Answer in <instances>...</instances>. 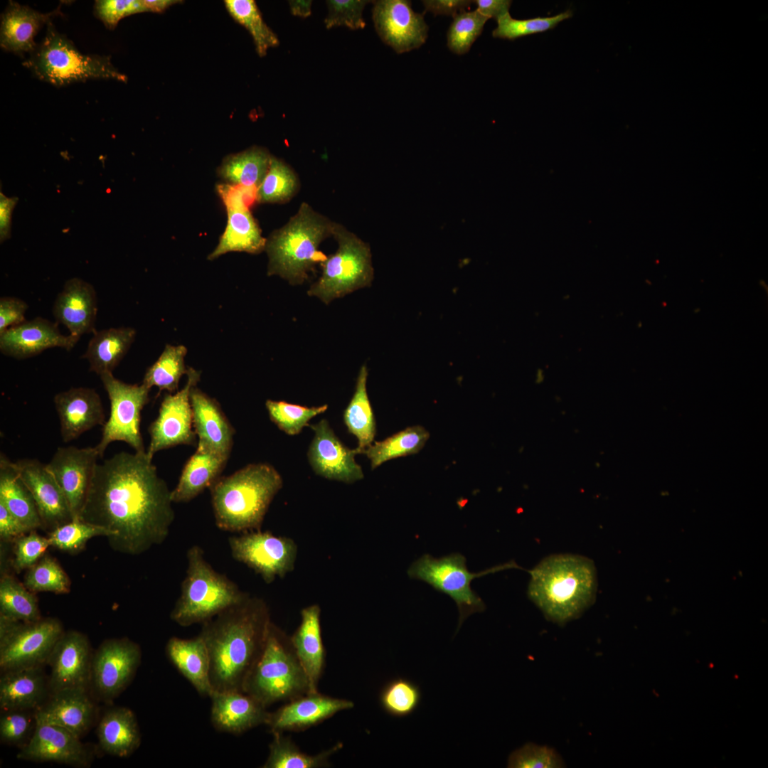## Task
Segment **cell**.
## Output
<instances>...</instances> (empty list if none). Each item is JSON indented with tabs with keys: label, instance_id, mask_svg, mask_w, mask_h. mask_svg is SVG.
<instances>
[{
	"label": "cell",
	"instance_id": "cell-6",
	"mask_svg": "<svg viewBox=\"0 0 768 768\" xmlns=\"http://www.w3.org/2000/svg\"><path fill=\"white\" fill-rule=\"evenodd\" d=\"M186 557L188 567L181 595L170 614L178 625L204 623L249 596L211 567L200 546H191Z\"/></svg>",
	"mask_w": 768,
	"mask_h": 768
},
{
	"label": "cell",
	"instance_id": "cell-55",
	"mask_svg": "<svg viewBox=\"0 0 768 768\" xmlns=\"http://www.w3.org/2000/svg\"><path fill=\"white\" fill-rule=\"evenodd\" d=\"M15 540L13 567L18 573L35 565L50 546L48 538L43 537L33 530Z\"/></svg>",
	"mask_w": 768,
	"mask_h": 768
},
{
	"label": "cell",
	"instance_id": "cell-47",
	"mask_svg": "<svg viewBox=\"0 0 768 768\" xmlns=\"http://www.w3.org/2000/svg\"><path fill=\"white\" fill-rule=\"evenodd\" d=\"M270 420L283 432L289 435L300 433L309 426V421L317 415L324 412L327 405L319 407H304L284 401L267 400L265 403Z\"/></svg>",
	"mask_w": 768,
	"mask_h": 768
},
{
	"label": "cell",
	"instance_id": "cell-19",
	"mask_svg": "<svg viewBox=\"0 0 768 768\" xmlns=\"http://www.w3.org/2000/svg\"><path fill=\"white\" fill-rule=\"evenodd\" d=\"M80 738L60 726L36 720L34 732L16 755L19 760L88 767L92 752Z\"/></svg>",
	"mask_w": 768,
	"mask_h": 768
},
{
	"label": "cell",
	"instance_id": "cell-46",
	"mask_svg": "<svg viewBox=\"0 0 768 768\" xmlns=\"http://www.w3.org/2000/svg\"><path fill=\"white\" fill-rule=\"evenodd\" d=\"M28 570L23 585L32 592L65 594L70 592V578L53 558L44 555Z\"/></svg>",
	"mask_w": 768,
	"mask_h": 768
},
{
	"label": "cell",
	"instance_id": "cell-62",
	"mask_svg": "<svg viewBox=\"0 0 768 768\" xmlns=\"http://www.w3.org/2000/svg\"><path fill=\"white\" fill-rule=\"evenodd\" d=\"M311 1H289V5L292 15L306 18L311 14Z\"/></svg>",
	"mask_w": 768,
	"mask_h": 768
},
{
	"label": "cell",
	"instance_id": "cell-8",
	"mask_svg": "<svg viewBox=\"0 0 768 768\" xmlns=\"http://www.w3.org/2000/svg\"><path fill=\"white\" fill-rule=\"evenodd\" d=\"M332 236L338 242V249L320 264L321 275L307 292L325 304L370 286L373 279L369 245L336 222Z\"/></svg>",
	"mask_w": 768,
	"mask_h": 768
},
{
	"label": "cell",
	"instance_id": "cell-43",
	"mask_svg": "<svg viewBox=\"0 0 768 768\" xmlns=\"http://www.w3.org/2000/svg\"><path fill=\"white\" fill-rule=\"evenodd\" d=\"M225 5L233 19L250 33L260 56H265L270 48L279 45L277 35L264 21L255 1L226 0Z\"/></svg>",
	"mask_w": 768,
	"mask_h": 768
},
{
	"label": "cell",
	"instance_id": "cell-39",
	"mask_svg": "<svg viewBox=\"0 0 768 768\" xmlns=\"http://www.w3.org/2000/svg\"><path fill=\"white\" fill-rule=\"evenodd\" d=\"M368 374L366 366L363 365L353 395L343 412L344 423L349 433L357 438L360 454L371 444L376 434L375 419L366 389Z\"/></svg>",
	"mask_w": 768,
	"mask_h": 768
},
{
	"label": "cell",
	"instance_id": "cell-2",
	"mask_svg": "<svg viewBox=\"0 0 768 768\" xmlns=\"http://www.w3.org/2000/svg\"><path fill=\"white\" fill-rule=\"evenodd\" d=\"M203 624L213 691L243 692L270 626L265 604L248 596Z\"/></svg>",
	"mask_w": 768,
	"mask_h": 768
},
{
	"label": "cell",
	"instance_id": "cell-44",
	"mask_svg": "<svg viewBox=\"0 0 768 768\" xmlns=\"http://www.w3.org/2000/svg\"><path fill=\"white\" fill-rule=\"evenodd\" d=\"M299 182L294 170L282 160L272 156L268 171L257 189L256 201L283 203L298 191Z\"/></svg>",
	"mask_w": 768,
	"mask_h": 768
},
{
	"label": "cell",
	"instance_id": "cell-59",
	"mask_svg": "<svg viewBox=\"0 0 768 768\" xmlns=\"http://www.w3.org/2000/svg\"><path fill=\"white\" fill-rule=\"evenodd\" d=\"M425 11L434 15H446L454 17L465 11L473 3L469 0H425L422 1Z\"/></svg>",
	"mask_w": 768,
	"mask_h": 768
},
{
	"label": "cell",
	"instance_id": "cell-30",
	"mask_svg": "<svg viewBox=\"0 0 768 768\" xmlns=\"http://www.w3.org/2000/svg\"><path fill=\"white\" fill-rule=\"evenodd\" d=\"M351 701L309 693L270 714L267 724L274 732L306 727L328 718L336 713L353 708Z\"/></svg>",
	"mask_w": 768,
	"mask_h": 768
},
{
	"label": "cell",
	"instance_id": "cell-26",
	"mask_svg": "<svg viewBox=\"0 0 768 768\" xmlns=\"http://www.w3.org/2000/svg\"><path fill=\"white\" fill-rule=\"evenodd\" d=\"M198 444L228 459L234 430L218 402L196 386L190 396Z\"/></svg>",
	"mask_w": 768,
	"mask_h": 768
},
{
	"label": "cell",
	"instance_id": "cell-40",
	"mask_svg": "<svg viewBox=\"0 0 768 768\" xmlns=\"http://www.w3.org/2000/svg\"><path fill=\"white\" fill-rule=\"evenodd\" d=\"M429 437L430 433L423 427H409L371 444L363 454L370 460L371 468L374 469L390 459L418 453Z\"/></svg>",
	"mask_w": 768,
	"mask_h": 768
},
{
	"label": "cell",
	"instance_id": "cell-33",
	"mask_svg": "<svg viewBox=\"0 0 768 768\" xmlns=\"http://www.w3.org/2000/svg\"><path fill=\"white\" fill-rule=\"evenodd\" d=\"M96 734L100 750L114 757H129L141 744L136 716L125 707L112 708L105 713L97 725Z\"/></svg>",
	"mask_w": 768,
	"mask_h": 768
},
{
	"label": "cell",
	"instance_id": "cell-52",
	"mask_svg": "<svg viewBox=\"0 0 768 768\" xmlns=\"http://www.w3.org/2000/svg\"><path fill=\"white\" fill-rule=\"evenodd\" d=\"M36 725V710L3 711L0 718L1 742L21 749L29 741Z\"/></svg>",
	"mask_w": 768,
	"mask_h": 768
},
{
	"label": "cell",
	"instance_id": "cell-20",
	"mask_svg": "<svg viewBox=\"0 0 768 768\" xmlns=\"http://www.w3.org/2000/svg\"><path fill=\"white\" fill-rule=\"evenodd\" d=\"M309 426L314 432V437L307 455L316 474L345 483H353L364 477L361 466L355 461L359 451L346 447L326 420Z\"/></svg>",
	"mask_w": 768,
	"mask_h": 768
},
{
	"label": "cell",
	"instance_id": "cell-36",
	"mask_svg": "<svg viewBox=\"0 0 768 768\" xmlns=\"http://www.w3.org/2000/svg\"><path fill=\"white\" fill-rule=\"evenodd\" d=\"M135 336V329L130 327L96 330L82 358L87 360L90 371L99 376L112 373L128 352Z\"/></svg>",
	"mask_w": 768,
	"mask_h": 768
},
{
	"label": "cell",
	"instance_id": "cell-14",
	"mask_svg": "<svg viewBox=\"0 0 768 768\" xmlns=\"http://www.w3.org/2000/svg\"><path fill=\"white\" fill-rule=\"evenodd\" d=\"M232 557L270 583L294 569L297 548L293 540L270 532L250 531L228 538Z\"/></svg>",
	"mask_w": 768,
	"mask_h": 768
},
{
	"label": "cell",
	"instance_id": "cell-18",
	"mask_svg": "<svg viewBox=\"0 0 768 768\" xmlns=\"http://www.w3.org/2000/svg\"><path fill=\"white\" fill-rule=\"evenodd\" d=\"M98 457L96 447H58L46 464L66 498L73 520L79 519Z\"/></svg>",
	"mask_w": 768,
	"mask_h": 768
},
{
	"label": "cell",
	"instance_id": "cell-3",
	"mask_svg": "<svg viewBox=\"0 0 768 768\" xmlns=\"http://www.w3.org/2000/svg\"><path fill=\"white\" fill-rule=\"evenodd\" d=\"M529 573L528 597L553 622L564 624L579 617L594 601L596 569L585 556L552 555Z\"/></svg>",
	"mask_w": 768,
	"mask_h": 768
},
{
	"label": "cell",
	"instance_id": "cell-31",
	"mask_svg": "<svg viewBox=\"0 0 768 768\" xmlns=\"http://www.w3.org/2000/svg\"><path fill=\"white\" fill-rule=\"evenodd\" d=\"M291 641L294 654L307 678L309 693H315L324 661L320 609L318 605H311L302 609L301 624Z\"/></svg>",
	"mask_w": 768,
	"mask_h": 768
},
{
	"label": "cell",
	"instance_id": "cell-23",
	"mask_svg": "<svg viewBox=\"0 0 768 768\" xmlns=\"http://www.w3.org/2000/svg\"><path fill=\"white\" fill-rule=\"evenodd\" d=\"M97 314V298L93 286L77 277L68 279L57 295L53 314L58 324L65 326L76 342L88 333H94Z\"/></svg>",
	"mask_w": 768,
	"mask_h": 768
},
{
	"label": "cell",
	"instance_id": "cell-48",
	"mask_svg": "<svg viewBox=\"0 0 768 768\" xmlns=\"http://www.w3.org/2000/svg\"><path fill=\"white\" fill-rule=\"evenodd\" d=\"M96 536H105L108 539L112 536V533L78 519L55 528L50 532L48 538L50 546L68 553H76L82 550L90 539Z\"/></svg>",
	"mask_w": 768,
	"mask_h": 768
},
{
	"label": "cell",
	"instance_id": "cell-54",
	"mask_svg": "<svg viewBox=\"0 0 768 768\" xmlns=\"http://www.w3.org/2000/svg\"><path fill=\"white\" fill-rule=\"evenodd\" d=\"M328 13L324 19L326 28L346 26L350 29H362L366 26L363 11L369 1L328 0Z\"/></svg>",
	"mask_w": 768,
	"mask_h": 768
},
{
	"label": "cell",
	"instance_id": "cell-50",
	"mask_svg": "<svg viewBox=\"0 0 768 768\" xmlns=\"http://www.w3.org/2000/svg\"><path fill=\"white\" fill-rule=\"evenodd\" d=\"M488 18L474 11H463L453 17L448 32L447 46L454 53L463 55L482 33Z\"/></svg>",
	"mask_w": 768,
	"mask_h": 768
},
{
	"label": "cell",
	"instance_id": "cell-12",
	"mask_svg": "<svg viewBox=\"0 0 768 768\" xmlns=\"http://www.w3.org/2000/svg\"><path fill=\"white\" fill-rule=\"evenodd\" d=\"M107 393L110 412L102 428L101 440L96 447L102 457L107 446L115 441L124 442L136 452H145L140 431L141 412L149 400L150 389L143 383L128 384L112 373L100 376Z\"/></svg>",
	"mask_w": 768,
	"mask_h": 768
},
{
	"label": "cell",
	"instance_id": "cell-60",
	"mask_svg": "<svg viewBox=\"0 0 768 768\" xmlns=\"http://www.w3.org/2000/svg\"><path fill=\"white\" fill-rule=\"evenodd\" d=\"M18 202L17 197H6L0 193V241L2 243L11 237V216Z\"/></svg>",
	"mask_w": 768,
	"mask_h": 768
},
{
	"label": "cell",
	"instance_id": "cell-10",
	"mask_svg": "<svg viewBox=\"0 0 768 768\" xmlns=\"http://www.w3.org/2000/svg\"><path fill=\"white\" fill-rule=\"evenodd\" d=\"M466 562V558L458 553L439 558L425 554L415 560L407 570L410 578L427 583L435 590L448 595L454 601L459 614L457 631L470 615L482 612L486 608L481 598L471 587L472 580L497 571L520 568L516 563L511 561L474 573L469 572Z\"/></svg>",
	"mask_w": 768,
	"mask_h": 768
},
{
	"label": "cell",
	"instance_id": "cell-41",
	"mask_svg": "<svg viewBox=\"0 0 768 768\" xmlns=\"http://www.w3.org/2000/svg\"><path fill=\"white\" fill-rule=\"evenodd\" d=\"M186 353L187 348L183 345H166L159 358L147 369L142 383L149 389L155 386L159 391L176 392L180 379L188 372L184 361Z\"/></svg>",
	"mask_w": 768,
	"mask_h": 768
},
{
	"label": "cell",
	"instance_id": "cell-27",
	"mask_svg": "<svg viewBox=\"0 0 768 768\" xmlns=\"http://www.w3.org/2000/svg\"><path fill=\"white\" fill-rule=\"evenodd\" d=\"M211 721L218 730L234 734L261 723H267L270 714L265 705L249 694L238 690L213 691Z\"/></svg>",
	"mask_w": 768,
	"mask_h": 768
},
{
	"label": "cell",
	"instance_id": "cell-38",
	"mask_svg": "<svg viewBox=\"0 0 768 768\" xmlns=\"http://www.w3.org/2000/svg\"><path fill=\"white\" fill-rule=\"evenodd\" d=\"M271 159L266 149L254 146L227 156L218 174L229 184L257 189L268 171Z\"/></svg>",
	"mask_w": 768,
	"mask_h": 768
},
{
	"label": "cell",
	"instance_id": "cell-32",
	"mask_svg": "<svg viewBox=\"0 0 768 768\" xmlns=\"http://www.w3.org/2000/svg\"><path fill=\"white\" fill-rule=\"evenodd\" d=\"M166 651L170 661L195 689L201 695L210 697L213 692L210 661L203 637L200 634L191 639L173 636L169 639Z\"/></svg>",
	"mask_w": 768,
	"mask_h": 768
},
{
	"label": "cell",
	"instance_id": "cell-56",
	"mask_svg": "<svg viewBox=\"0 0 768 768\" xmlns=\"http://www.w3.org/2000/svg\"><path fill=\"white\" fill-rule=\"evenodd\" d=\"M149 12L143 0H99L95 4V14L109 29L128 16Z\"/></svg>",
	"mask_w": 768,
	"mask_h": 768
},
{
	"label": "cell",
	"instance_id": "cell-24",
	"mask_svg": "<svg viewBox=\"0 0 768 768\" xmlns=\"http://www.w3.org/2000/svg\"><path fill=\"white\" fill-rule=\"evenodd\" d=\"M53 401L64 442L77 439L97 425L103 426L106 422L100 396L93 388H71L57 393Z\"/></svg>",
	"mask_w": 768,
	"mask_h": 768
},
{
	"label": "cell",
	"instance_id": "cell-5",
	"mask_svg": "<svg viewBox=\"0 0 768 768\" xmlns=\"http://www.w3.org/2000/svg\"><path fill=\"white\" fill-rule=\"evenodd\" d=\"M334 221L302 203L296 214L267 239L268 275H279L291 284H301L326 258L319 248L332 236Z\"/></svg>",
	"mask_w": 768,
	"mask_h": 768
},
{
	"label": "cell",
	"instance_id": "cell-49",
	"mask_svg": "<svg viewBox=\"0 0 768 768\" xmlns=\"http://www.w3.org/2000/svg\"><path fill=\"white\" fill-rule=\"evenodd\" d=\"M572 12L567 10L550 17H537L529 19H515L509 13L496 20L497 27L492 31L494 38L508 40L538 33L554 28L560 22L570 18Z\"/></svg>",
	"mask_w": 768,
	"mask_h": 768
},
{
	"label": "cell",
	"instance_id": "cell-16",
	"mask_svg": "<svg viewBox=\"0 0 768 768\" xmlns=\"http://www.w3.org/2000/svg\"><path fill=\"white\" fill-rule=\"evenodd\" d=\"M372 17L381 40L397 53L417 49L427 40L428 26L424 16L412 10L410 1H374Z\"/></svg>",
	"mask_w": 768,
	"mask_h": 768
},
{
	"label": "cell",
	"instance_id": "cell-17",
	"mask_svg": "<svg viewBox=\"0 0 768 768\" xmlns=\"http://www.w3.org/2000/svg\"><path fill=\"white\" fill-rule=\"evenodd\" d=\"M92 655L90 641L84 634L75 630L64 631L46 663L50 668V694L71 688L90 690Z\"/></svg>",
	"mask_w": 768,
	"mask_h": 768
},
{
	"label": "cell",
	"instance_id": "cell-29",
	"mask_svg": "<svg viewBox=\"0 0 768 768\" xmlns=\"http://www.w3.org/2000/svg\"><path fill=\"white\" fill-rule=\"evenodd\" d=\"M50 695L43 666L1 672L0 708L3 711L36 710Z\"/></svg>",
	"mask_w": 768,
	"mask_h": 768
},
{
	"label": "cell",
	"instance_id": "cell-4",
	"mask_svg": "<svg viewBox=\"0 0 768 768\" xmlns=\"http://www.w3.org/2000/svg\"><path fill=\"white\" fill-rule=\"evenodd\" d=\"M282 479L270 464H249L210 486L215 524L228 532L259 530Z\"/></svg>",
	"mask_w": 768,
	"mask_h": 768
},
{
	"label": "cell",
	"instance_id": "cell-7",
	"mask_svg": "<svg viewBox=\"0 0 768 768\" xmlns=\"http://www.w3.org/2000/svg\"><path fill=\"white\" fill-rule=\"evenodd\" d=\"M46 26L44 38L23 63L36 78L57 87L90 79L127 82V77L113 65L110 55L83 54L52 21Z\"/></svg>",
	"mask_w": 768,
	"mask_h": 768
},
{
	"label": "cell",
	"instance_id": "cell-51",
	"mask_svg": "<svg viewBox=\"0 0 768 768\" xmlns=\"http://www.w3.org/2000/svg\"><path fill=\"white\" fill-rule=\"evenodd\" d=\"M270 754L263 767L265 768H314L323 765L329 752L310 756L300 752L292 742L275 732L270 747Z\"/></svg>",
	"mask_w": 768,
	"mask_h": 768
},
{
	"label": "cell",
	"instance_id": "cell-63",
	"mask_svg": "<svg viewBox=\"0 0 768 768\" xmlns=\"http://www.w3.org/2000/svg\"><path fill=\"white\" fill-rule=\"evenodd\" d=\"M143 2L149 11L159 13L180 1L176 0H143Z\"/></svg>",
	"mask_w": 768,
	"mask_h": 768
},
{
	"label": "cell",
	"instance_id": "cell-11",
	"mask_svg": "<svg viewBox=\"0 0 768 768\" xmlns=\"http://www.w3.org/2000/svg\"><path fill=\"white\" fill-rule=\"evenodd\" d=\"M63 632L55 618L23 622L0 615L1 672L44 666Z\"/></svg>",
	"mask_w": 768,
	"mask_h": 768
},
{
	"label": "cell",
	"instance_id": "cell-45",
	"mask_svg": "<svg viewBox=\"0 0 768 768\" xmlns=\"http://www.w3.org/2000/svg\"><path fill=\"white\" fill-rule=\"evenodd\" d=\"M421 700L419 686L405 678H397L388 683L380 695V703L384 710L398 718L412 714L420 706Z\"/></svg>",
	"mask_w": 768,
	"mask_h": 768
},
{
	"label": "cell",
	"instance_id": "cell-21",
	"mask_svg": "<svg viewBox=\"0 0 768 768\" xmlns=\"http://www.w3.org/2000/svg\"><path fill=\"white\" fill-rule=\"evenodd\" d=\"M16 464L34 499L42 527L53 530L73 521L66 498L46 464L30 459L18 460Z\"/></svg>",
	"mask_w": 768,
	"mask_h": 768
},
{
	"label": "cell",
	"instance_id": "cell-37",
	"mask_svg": "<svg viewBox=\"0 0 768 768\" xmlns=\"http://www.w3.org/2000/svg\"><path fill=\"white\" fill-rule=\"evenodd\" d=\"M0 501L30 530L42 527L34 499L21 477L16 462L2 453L0 455Z\"/></svg>",
	"mask_w": 768,
	"mask_h": 768
},
{
	"label": "cell",
	"instance_id": "cell-34",
	"mask_svg": "<svg viewBox=\"0 0 768 768\" xmlns=\"http://www.w3.org/2000/svg\"><path fill=\"white\" fill-rule=\"evenodd\" d=\"M227 461V458L198 444L176 486L171 491L172 502H188L210 487L218 479Z\"/></svg>",
	"mask_w": 768,
	"mask_h": 768
},
{
	"label": "cell",
	"instance_id": "cell-53",
	"mask_svg": "<svg viewBox=\"0 0 768 768\" xmlns=\"http://www.w3.org/2000/svg\"><path fill=\"white\" fill-rule=\"evenodd\" d=\"M509 768L562 767L564 762L553 748L527 743L513 751L508 757Z\"/></svg>",
	"mask_w": 768,
	"mask_h": 768
},
{
	"label": "cell",
	"instance_id": "cell-15",
	"mask_svg": "<svg viewBox=\"0 0 768 768\" xmlns=\"http://www.w3.org/2000/svg\"><path fill=\"white\" fill-rule=\"evenodd\" d=\"M186 375V383L181 390L164 396L158 417L149 427L150 442L146 452L151 459L161 450L179 444H195L190 396L201 374L200 371L188 368Z\"/></svg>",
	"mask_w": 768,
	"mask_h": 768
},
{
	"label": "cell",
	"instance_id": "cell-13",
	"mask_svg": "<svg viewBox=\"0 0 768 768\" xmlns=\"http://www.w3.org/2000/svg\"><path fill=\"white\" fill-rule=\"evenodd\" d=\"M140 646L128 638L106 639L93 653L90 691L110 703L132 681L141 662Z\"/></svg>",
	"mask_w": 768,
	"mask_h": 768
},
{
	"label": "cell",
	"instance_id": "cell-35",
	"mask_svg": "<svg viewBox=\"0 0 768 768\" xmlns=\"http://www.w3.org/2000/svg\"><path fill=\"white\" fill-rule=\"evenodd\" d=\"M227 225L215 250L208 259L213 260L229 252L259 254L265 250L263 238L256 220L247 206L225 208Z\"/></svg>",
	"mask_w": 768,
	"mask_h": 768
},
{
	"label": "cell",
	"instance_id": "cell-1",
	"mask_svg": "<svg viewBox=\"0 0 768 768\" xmlns=\"http://www.w3.org/2000/svg\"><path fill=\"white\" fill-rule=\"evenodd\" d=\"M171 491L146 452H122L97 464L79 519L111 532L114 550L141 555L169 535Z\"/></svg>",
	"mask_w": 768,
	"mask_h": 768
},
{
	"label": "cell",
	"instance_id": "cell-58",
	"mask_svg": "<svg viewBox=\"0 0 768 768\" xmlns=\"http://www.w3.org/2000/svg\"><path fill=\"white\" fill-rule=\"evenodd\" d=\"M31 531L0 501V536L2 540H16Z\"/></svg>",
	"mask_w": 768,
	"mask_h": 768
},
{
	"label": "cell",
	"instance_id": "cell-25",
	"mask_svg": "<svg viewBox=\"0 0 768 768\" xmlns=\"http://www.w3.org/2000/svg\"><path fill=\"white\" fill-rule=\"evenodd\" d=\"M89 690L71 688L50 694L36 710V720L56 725L81 737L91 727L96 707Z\"/></svg>",
	"mask_w": 768,
	"mask_h": 768
},
{
	"label": "cell",
	"instance_id": "cell-57",
	"mask_svg": "<svg viewBox=\"0 0 768 768\" xmlns=\"http://www.w3.org/2000/svg\"><path fill=\"white\" fill-rule=\"evenodd\" d=\"M28 305L23 300L4 296L0 298V334L25 321Z\"/></svg>",
	"mask_w": 768,
	"mask_h": 768
},
{
	"label": "cell",
	"instance_id": "cell-42",
	"mask_svg": "<svg viewBox=\"0 0 768 768\" xmlns=\"http://www.w3.org/2000/svg\"><path fill=\"white\" fill-rule=\"evenodd\" d=\"M0 615L23 622L42 618L36 595L11 575L0 580Z\"/></svg>",
	"mask_w": 768,
	"mask_h": 768
},
{
	"label": "cell",
	"instance_id": "cell-28",
	"mask_svg": "<svg viewBox=\"0 0 768 768\" xmlns=\"http://www.w3.org/2000/svg\"><path fill=\"white\" fill-rule=\"evenodd\" d=\"M60 14L59 6L49 13L43 14L9 1L1 18V47L21 56L25 53L30 55L37 47L34 37L39 29Z\"/></svg>",
	"mask_w": 768,
	"mask_h": 768
},
{
	"label": "cell",
	"instance_id": "cell-22",
	"mask_svg": "<svg viewBox=\"0 0 768 768\" xmlns=\"http://www.w3.org/2000/svg\"><path fill=\"white\" fill-rule=\"evenodd\" d=\"M77 342L60 333L58 323L42 317L10 327L0 334V351L5 356L25 359L60 347L70 351Z\"/></svg>",
	"mask_w": 768,
	"mask_h": 768
},
{
	"label": "cell",
	"instance_id": "cell-9",
	"mask_svg": "<svg viewBox=\"0 0 768 768\" xmlns=\"http://www.w3.org/2000/svg\"><path fill=\"white\" fill-rule=\"evenodd\" d=\"M309 693V683L295 654L289 651L271 629L262 651L245 683L243 692L265 706L277 700Z\"/></svg>",
	"mask_w": 768,
	"mask_h": 768
},
{
	"label": "cell",
	"instance_id": "cell-61",
	"mask_svg": "<svg viewBox=\"0 0 768 768\" xmlns=\"http://www.w3.org/2000/svg\"><path fill=\"white\" fill-rule=\"evenodd\" d=\"M476 6V10L488 18H493L496 21L501 16L509 13V9L512 4L510 0H476L473 1Z\"/></svg>",
	"mask_w": 768,
	"mask_h": 768
}]
</instances>
